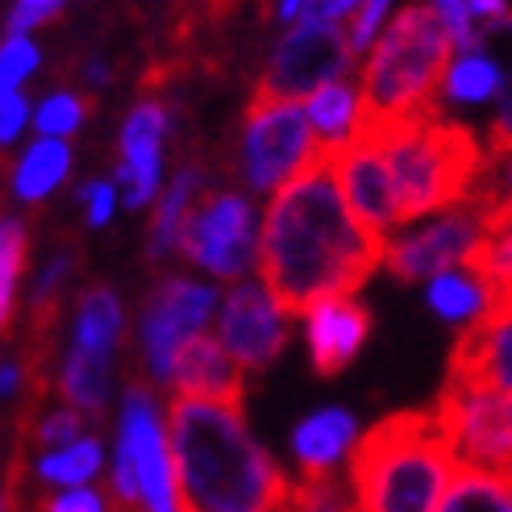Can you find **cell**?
Masks as SVG:
<instances>
[{
	"mask_svg": "<svg viewBox=\"0 0 512 512\" xmlns=\"http://www.w3.org/2000/svg\"><path fill=\"white\" fill-rule=\"evenodd\" d=\"M388 238L354 217L329 163L279 188L259 238V271L288 313L354 296L383 263Z\"/></svg>",
	"mask_w": 512,
	"mask_h": 512,
	"instance_id": "1",
	"label": "cell"
},
{
	"mask_svg": "<svg viewBox=\"0 0 512 512\" xmlns=\"http://www.w3.org/2000/svg\"><path fill=\"white\" fill-rule=\"evenodd\" d=\"M167 438L184 512H279L292 483L250 438L242 404L175 396Z\"/></svg>",
	"mask_w": 512,
	"mask_h": 512,
	"instance_id": "2",
	"label": "cell"
},
{
	"mask_svg": "<svg viewBox=\"0 0 512 512\" xmlns=\"http://www.w3.org/2000/svg\"><path fill=\"white\" fill-rule=\"evenodd\" d=\"M458 475V454L438 408L392 413L350 450V488L363 512H438Z\"/></svg>",
	"mask_w": 512,
	"mask_h": 512,
	"instance_id": "3",
	"label": "cell"
},
{
	"mask_svg": "<svg viewBox=\"0 0 512 512\" xmlns=\"http://www.w3.org/2000/svg\"><path fill=\"white\" fill-rule=\"evenodd\" d=\"M367 134L379 142L383 159H388L404 221H417L471 200L492 155V150H483L475 130L450 121L438 109H425L392 125H375Z\"/></svg>",
	"mask_w": 512,
	"mask_h": 512,
	"instance_id": "4",
	"label": "cell"
},
{
	"mask_svg": "<svg viewBox=\"0 0 512 512\" xmlns=\"http://www.w3.org/2000/svg\"><path fill=\"white\" fill-rule=\"evenodd\" d=\"M454 34L442 21L438 5H408L400 9L388 30L371 46V59L363 67V125H392L404 117H417L425 109H438L442 80L450 71Z\"/></svg>",
	"mask_w": 512,
	"mask_h": 512,
	"instance_id": "5",
	"label": "cell"
},
{
	"mask_svg": "<svg viewBox=\"0 0 512 512\" xmlns=\"http://www.w3.org/2000/svg\"><path fill=\"white\" fill-rule=\"evenodd\" d=\"M329 163L304 100L250 96L242 125V171L254 192H279L304 171Z\"/></svg>",
	"mask_w": 512,
	"mask_h": 512,
	"instance_id": "6",
	"label": "cell"
},
{
	"mask_svg": "<svg viewBox=\"0 0 512 512\" xmlns=\"http://www.w3.org/2000/svg\"><path fill=\"white\" fill-rule=\"evenodd\" d=\"M113 492L121 500V512H184L179 508V475L171 458V438H163L155 396L142 383H134L125 392Z\"/></svg>",
	"mask_w": 512,
	"mask_h": 512,
	"instance_id": "7",
	"label": "cell"
},
{
	"mask_svg": "<svg viewBox=\"0 0 512 512\" xmlns=\"http://www.w3.org/2000/svg\"><path fill=\"white\" fill-rule=\"evenodd\" d=\"M488 238V217L479 200H463L454 209L433 213L425 225H408L388 238L383 267L396 279H438L454 267H471Z\"/></svg>",
	"mask_w": 512,
	"mask_h": 512,
	"instance_id": "8",
	"label": "cell"
},
{
	"mask_svg": "<svg viewBox=\"0 0 512 512\" xmlns=\"http://www.w3.org/2000/svg\"><path fill=\"white\" fill-rule=\"evenodd\" d=\"M354 42L338 21H300L288 38L275 46V55L259 80V96H284V100H309L321 84H334L354 63Z\"/></svg>",
	"mask_w": 512,
	"mask_h": 512,
	"instance_id": "9",
	"label": "cell"
},
{
	"mask_svg": "<svg viewBox=\"0 0 512 512\" xmlns=\"http://www.w3.org/2000/svg\"><path fill=\"white\" fill-rule=\"evenodd\" d=\"M433 408H438V417L450 433L458 467L512 475V392H483V388L446 383Z\"/></svg>",
	"mask_w": 512,
	"mask_h": 512,
	"instance_id": "10",
	"label": "cell"
},
{
	"mask_svg": "<svg viewBox=\"0 0 512 512\" xmlns=\"http://www.w3.org/2000/svg\"><path fill=\"white\" fill-rule=\"evenodd\" d=\"M259 238L263 229H254V204L238 192H217L196 204L184 221L179 250L188 263L213 271L217 279H238L259 259Z\"/></svg>",
	"mask_w": 512,
	"mask_h": 512,
	"instance_id": "11",
	"label": "cell"
},
{
	"mask_svg": "<svg viewBox=\"0 0 512 512\" xmlns=\"http://www.w3.org/2000/svg\"><path fill=\"white\" fill-rule=\"evenodd\" d=\"M217 304V292L192 284V279H163L155 296L146 300L142 313V354L155 379H171L175 358L184 350L188 338L200 334V325L209 321Z\"/></svg>",
	"mask_w": 512,
	"mask_h": 512,
	"instance_id": "12",
	"label": "cell"
},
{
	"mask_svg": "<svg viewBox=\"0 0 512 512\" xmlns=\"http://www.w3.org/2000/svg\"><path fill=\"white\" fill-rule=\"evenodd\" d=\"M221 342L246 371L271 367L288 346V309L267 284H238L221 300Z\"/></svg>",
	"mask_w": 512,
	"mask_h": 512,
	"instance_id": "13",
	"label": "cell"
},
{
	"mask_svg": "<svg viewBox=\"0 0 512 512\" xmlns=\"http://www.w3.org/2000/svg\"><path fill=\"white\" fill-rule=\"evenodd\" d=\"M329 167H334L338 188L354 209V217L363 225H371L375 234L392 238V229L404 217H400V196H396L392 171H388V159H383L379 142L367 130H358V138L346 150H338V155L329 159Z\"/></svg>",
	"mask_w": 512,
	"mask_h": 512,
	"instance_id": "14",
	"label": "cell"
},
{
	"mask_svg": "<svg viewBox=\"0 0 512 512\" xmlns=\"http://www.w3.org/2000/svg\"><path fill=\"white\" fill-rule=\"evenodd\" d=\"M446 383L483 392H512V309L488 313L483 321L467 325L454 342Z\"/></svg>",
	"mask_w": 512,
	"mask_h": 512,
	"instance_id": "15",
	"label": "cell"
},
{
	"mask_svg": "<svg viewBox=\"0 0 512 512\" xmlns=\"http://www.w3.org/2000/svg\"><path fill=\"white\" fill-rule=\"evenodd\" d=\"M163 138H167V109L146 100L121 125V167L117 188L125 209H142L159 192V167H163Z\"/></svg>",
	"mask_w": 512,
	"mask_h": 512,
	"instance_id": "16",
	"label": "cell"
},
{
	"mask_svg": "<svg viewBox=\"0 0 512 512\" xmlns=\"http://www.w3.org/2000/svg\"><path fill=\"white\" fill-rule=\"evenodd\" d=\"M304 334H309V354L317 375H338L363 350L371 334V313L354 296L321 300L317 309L304 313Z\"/></svg>",
	"mask_w": 512,
	"mask_h": 512,
	"instance_id": "17",
	"label": "cell"
},
{
	"mask_svg": "<svg viewBox=\"0 0 512 512\" xmlns=\"http://www.w3.org/2000/svg\"><path fill=\"white\" fill-rule=\"evenodd\" d=\"M242 363L225 350L221 338H188L184 350L175 358V396H200V400H221V404H242L246 396V379H242Z\"/></svg>",
	"mask_w": 512,
	"mask_h": 512,
	"instance_id": "18",
	"label": "cell"
},
{
	"mask_svg": "<svg viewBox=\"0 0 512 512\" xmlns=\"http://www.w3.org/2000/svg\"><path fill=\"white\" fill-rule=\"evenodd\" d=\"M309 121L317 130V142L325 150V159H334L338 150H346L358 130H363V88H354L346 80H334V84H321L309 100Z\"/></svg>",
	"mask_w": 512,
	"mask_h": 512,
	"instance_id": "19",
	"label": "cell"
},
{
	"mask_svg": "<svg viewBox=\"0 0 512 512\" xmlns=\"http://www.w3.org/2000/svg\"><path fill=\"white\" fill-rule=\"evenodd\" d=\"M354 442V417L346 408H321V413L304 417L292 433V454L304 467V475H325Z\"/></svg>",
	"mask_w": 512,
	"mask_h": 512,
	"instance_id": "20",
	"label": "cell"
},
{
	"mask_svg": "<svg viewBox=\"0 0 512 512\" xmlns=\"http://www.w3.org/2000/svg\"><path fill=\"white\" fill-rule=\"evenodd\" d=\"M71 171V150L63 138H38L13 167V196L21 204L46 200Z\"/></svg>",
	"mask_w": 512,
	"mask_h": 512,
	"instance_id": "21",
	"label": "cell"
},
{
	"mask_svg": "<svg viewBox=\"0 0 512 512\" xmlns=\"http://www.w3.org/2000/svg\"><path fill=\"white\" fill-rule=\"evenodd\" d=\"M429 309L442 321H483L492 313V292L483 284V275L471 267H454L446 275H438L429 284Z\"/></svg>",
	"mask_w": 512,
	"mask_h": 512,
	"instance_id": "22",
	"label": "cell"
},
{
	"mask_svg": "<svg viewBox=\"0 0 512 512\" xmlns=\"http://www.w3.org/2000/svg\"><path fill=\"white\" fill-rule=\"evenodd\" d=\"M500 67L483 46H467L458 55L442 80V100L450 105H488V100H500Z\"/></svg>",
	"mask_w": 512,
	"mask_h": 512,
	"instance_id": "23",
	"label": "cell"
},
{
	"mask_svg": "<svg viewBox=\"0 0 512 512\" xmlns=\"http://www.w3.org/2000/svg\"><path fill=\"white\" fill-rule=\"evenodd\" d=\"M475 46H483L500 67V105H496V121L488 130V150H512V17H496L488 25H479Z\"/></svg>",
	"mask_w": 512,
	"mask_h": 512,
	"instance_id": "24",
	"label": "cell"
},
{
	"mask_svg": "<svg viewBox=\"0 0 512 512\" xmlns=\"http://www.w3.org/2000/svg\"><path fill=\"white\" fill-rule=\"evenodd\" d=\"M59 392L71 408L80 413H105V400H109V354H92L71 346L67 363H63V379H59Z\"/></svg>",
	"mask_w": 512,
	"mask_h": 512,
	"instance_id": "25",
	"label": "cell"
},
{
	"mask_svg": "<svg viewBox=\"0 0 512 512\" xmlns=\"http://www.w3.org/2000/svg\"><path fill=\"white\" fill-rule=\"evenodd\" d=\"M438 512H512V475L458 467Z\"/></svg>",
	"mask_w": 512,
	"mask_h": 512,
	"instance_id": "26",
	"label": "cell"
},
{
	"mask_svg": "<svg viewBox=\"0 0 512 512\" xmlns=\"http://www.w3.org/2000/svg\"><path fill=\"white\" fill-rule=\"evenodd\" d=\"M200 184H204V175L196 167L179 171L171 179V188L159 200L155 225H150V259H163V254L179 250V234H184V221L192 217V196L200 192Z\"/></svg>",
	"mask_w": 512,
	"mask_h": 512,
	"instance_id": "27",
	"label": "cell"
},
{
	"mask_svg": "<svg viewBox=\"0 0 512 512\" xmlns=\"http://www.w3.org/2000/svg\"><path fill=\"white\" fill-rule=\"evenodd\" d=\"M121 338V304L109 288H88L80 296V317H75V346L92 354H113Z\"/></svg>",
	"mask_w": 512,
	"mask_h": 512,
	"instance_id": "28",
	"label": "cell"
},
{
	"mask_svg": "<svg viewBox=\"0 0 512 512\" xmlns=\"http://www.w3.org/2000/svg\"><path fill=\"white\" fill-rule=\"evenodd\" d=\"M96 471H100V442L96 438H80L71 446H59L38 463V475L46 483H55V488H80V483H88Z\"/></svg>",
	"mask_w": 512,
	"mask_h": 512,
	"instance_id": "29",
	"label": "cell"
},
{
	"mask_svg": "<svg viewBox=\"0 0 512 512\" xmlns=\"http://www.w3.org/2000/svg\"><path fill=\"white\" fill-rule=\"evenodd\" d=\"M279 512H363V508L350 500L342 479L325 471V475H304L300 483H292Z\"/></svg>",
	"mask_w": 512,
	"mask_h": 512,
	"instance_id": "30",
	"label": "cell"
},
{
	"mask_svg": "<svg viewBox=\"0 0 512 512\" xmlns=\"http://www.w3.org/2000/svg\"><path fill=\"white\" fill-rule=\"evenodd\" d=\"M21 271H25V225L9 217L5 229H0V317H5V329H13Z\"/></svg>",
	"mask_w": 512,
	"mask_h": 512,
	"instance_id": "31",
	"label": "cell"
},
{
	"mask_svg": "<svg viewBox=\"0 0 512 512\" xmlns=\"http://www.w3.org/2000/svg\"><path fill=\"white\" fill-rule=\"evenodd\" d=\"M471 200L483 204V217H512V150H492Z\"/></svg>",
	"mask_w": 512,
	"mask_h": 512,
	"instance_id": "32",
	"label": "cell"
},
{
	"mask_svg": "<svg viewBox=\"0 0 512 512\" xmlns=\"http://www.w3.org/2000/svg\"><path fill=\"white\" fill-rule=\"evenodd\" d=\"M88 117V105L80 96H71V92H55V96H46L38 113H34V125H38V134L42 138H71L75 130H80V121Z\"/></svg>",
	"mask_w": 512,
	"mask_h": 512,
	"instance_id": "33",
	"label": "cell"
},
{
	"mask_svg": "<svg viewBox=\"0 0 512 512\" xmlns=\"http://www.w3.org/2000/svg\"><path fill=\"white\" fill-rule=\"evenodd\" d=\"M42 63L38 46L25 38V34H9L5 46H0V92H17V84L25 75H34Z\"/></svg>",
	"mask_w": 512,
	"mask_h": 512,
	"instance_id": "34",
	"label": "cell"
},
{
	"mask_svg": "<svg viewBox=\"0 0 512 512\" xmlns=\"http://www.w3.org/2000/svg\"><path fill=\"white\" fill-rule=\"evenodd\" d=\"M388 9H392V0H363V5H358V13H354V17H346V34H350L354 50L375 46L379 21L388 17Z\"/></svg>",
	"mask_w": 512,
	"mask_h": 512,
	"instance_id": "35",
	"label": "cell"
},
{
	"mask_svg": "<svg viewBox=\"0 0 512 512\" xmlns=\"http://www.w3.org/2000/svg\"><path fill=\"white\" fill-rule=\"evenodd\" d=\"M117 179H92V184L80 188V200H84V209H88V225L100 229V225H109L113 217V204H117Z\"/></svg>",
	"mask_w": 512,
	"mask_h": 512,
	"instance_id": "36",
	"label": "cell"
},
{
	"mask_svg": "<svg viewBox=\"0 0 512 512\" xmlns=\"http://www.w3.org/2000/svg\"><path fill=\"white\" fill-rule=\"evenodd\" d=\"M438 5V13H442V21L450 25V34H454V42L458 46H475V38H479V21L471 17V9H467V0H433Z\"/></svg>",
	"mask_w": 512,
	"mask_h": 512,
	"instance_id": "37",
	"label": "cell"
},
{
	"mask_svg": "<svg viewBox=\"0 0 512 512\" xmlns=\"http://www.w3.org/2000/svg\"><path fill=\"white\" fill-rule=\"evenodd\" d=\"M63 9V0H17L13 17H9V34H30L34 25H42L46 17H55Z\"/></svg>",
	"mask_w": 512,
	"mask_h": 512,
	"instance_id": "38",
	"label": "cell"
},
{
	"mask_svg": "<svg viewBox=\"0 0 512 512\" xmlns=\"http://www.w3.org/2000/svg\"><path fill=\"white\" fill-rule=\"evenodd\" d=\"M25 117H30V105H25L21 92H0V138L13 142L21 134Z\"/></svg>",
	"mask_w": 512,
	"mask_h": 512,
	"instance_id": "39",
	"label": "cell"
},
{
	"mask_svg": "<svg viewBox=\"0 0 512 512\" xmlns=\"http://www.w3.org/2000/svg\"><path fill=\"white\" fill-rule=\"evenodd\" d=\"M467 9H471V17L479 25H488V21L504 17V0H467Z\"/></svg>",
	"mask_w": 512,
	"mask_h": 512,
	"instance_id": "40",
	"label": "cell"
},
{
	"mask_svg": "<svg viewBox=\"0 0 512 512\" xmlns=\"http://www.w3.org/2000/svg\"><path fill=\"white\" fill-rule=\"evenodd\" d=\"M304 5H309V0H279V21H296L304 13Z\"/></svg>",
	"mask_w": 512,
	"mask_h": 512,
	"instance_id": "41",
	"label": "cell"
},
{
	"mask_svg": "<svg viewBox=\"0 0 512 512\" xmlns=\"http://www.w3.org/2000/svg\"><path fill=\"white\" fill-rule=\"evenodd\" d=\"M88 80H92V84H105V67H100V63H88Z\"/></svg>",
	"mask_w": 512,
	"mask_h": 512,
	"instance_id": "42",
	"label": "cell"
}]
</instances>
